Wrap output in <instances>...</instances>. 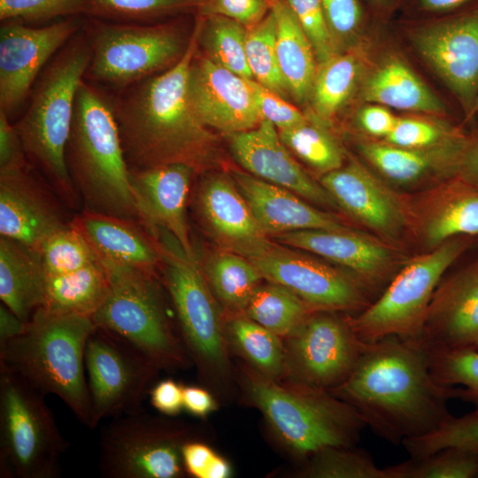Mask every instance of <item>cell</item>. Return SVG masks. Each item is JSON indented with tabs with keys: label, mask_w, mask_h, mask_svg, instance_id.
<instances>
[{
	"label": "cell",
	"mask_w": 478,
	"mask_h": 478,
	"mask_svg": "<svg viewBox=\"0 0 478 478\" xmlns=\"http://www.w3.org/2000/svg\"><path fill=\"white\" fill-rule=\"evenodd\" d=\"M197 204L203 222L224 250L248 258L272 243L232 177H206L199 186Z\"/></svg>",
	"instance_id": "obj_22"
},
{
	"label": "cell",
	"mask_w": 478,
	"mask_h": 478,
	"mask_svg": "<svg viewBox=\"0 0 478 478\" xmlns=\"http://www.w3.org/2000/svg\"><path fill=\"white\" fill-rule=\"evenodd\" d=\"M230 339L243 356L262 374L276 379L286 366L280 336L246 318H236L228 325Z\"/></svg>",
	"instance_id": "obj_37"
},
{
	"label": "cell",
	"mask_w": 478,
	"mask_h": 478,
	"mask_svg": "<svg viewBox=\"0 0 478 478\" xmlns=\"http://www.w3.org/2000/svg\"><path fill=\"white\" fill-rule=\"evenodd\" d=\"M248 259L263 279L285 287L316 311L361 312L371 304L367 285L358 277L273 243Z\"/></svg>",
	"instance_id": "obj_15"
},
{
	"label": "cell",
	"mask_w": 478,
	"mask_h": 478,
	"mask_svg": "<svg viewBox=\"0 0 478 478\" xmlns=\"http://www.w3.org/2000/svg\"><path fill=\"white\" fill-rule=\"evenodd\" d=\"M85 368L89 429L104 419L143 410L142 403L159 370L129 343L96 326L86 343Z\"/></svg>",
	"instance_id": "obj_12"
},
{
	"label": "cell",
	"mask_w": 478,
	"mask_h": 478,
	"mask_svg": "<svg viewBox=\"0 0 478 478\" xmlns=\"http://www.w3.org/2000/svg\"><path fill=\"white\" fill-rule=\"evenodd\" d=\"M427 348L434 379L441 385L453 387V398L478 408V350Z\"/></svg>",
	"instance_id": "obj_38"
},
{
	"label": "cell",
	"mask_w": 478,
	"mask_h": 478,
	"mask_svg": "<svg viewBox=\"0 0 478 478\" xmlns=\"http://www.w3.org/2000/svg\"><path fill=\"white\" fill-rule=\"evenodd\" d=\"M206 0H82L83 13L115 21L139 22L198 11Z\"/></svg>",
	"instance_id": "obj_45"
},
{
	"label": "cell",
	"mask_w": 478,
	"mask_h": 478,
	"mask_svg": "<svg viewBox=\"0 0 478 478\" xmlns=\"http://www.w3.org/2000/svg\"><path fill=\"white\" fill-rule=\"evenodd\" d=\"M83 13L82 0H0V19L47 21Z\"/></svg>",
	"instance_id": "obj_48"
},
{
	"label": "cell",
	"mask_w": 478,
	"mask_h": 478,
	"mask_svg": "<svg viewBox=\"0 0 478 478\" xmlns=\"http://www.w3.org/2000/svg\"><path fill=\"white\" fill-rule=\"evenodd\" d=\"M35 250L46 275L72 273L99 259L72 222L49 235Z\"/></svg>",
	"instance_id": "obj_42"
},
{
	"label": "cell",
	"mask_w": 478,
	"mask_h": 478,
	"mask_svg": "<svg viewBox=\"0 0 478 478\" xmlns=\"http://www.w3.org/2000/svg\"><path fill=\"white\" fill-rule=\"evenodd\" d=\"M245 51L253 80L284 98L289 95L278 63L276 20L272 10L247 27Z\"/></svg>",
	"instance_id": "obj_39"
},
{
	"label": "cell",
	"mask_w": 478,
	"mask_h": 478,
	"mask_svg": "<svg viewBox=\"0 0 478 478\" xmlns=\"http://www.w3.org/2000/svg\"><path fill=\"white\" fill-rule=\"evenodd\" d=\"M109 286L108 275L100 259L72 273L46 275L41 307L92 318L104 303Z\"/></svg>",
	"instance_id": "obj_32"
},
{
	"label": "cell",
	"mask_w": 478,
	"mask_h": 478,
	"mask_svg": "<svg viewBox=\"0 0 478 478\" xmlns=\"http://www.w3.org/2000/svg\"><path fill=\"white\" fill-rule=\"evenodd\" d=\"M270 10L271 0H206L197 12L200 16H224L249 27L260 21Z\"/></svg>",
	"instance_id": "obj_52"
},
{
	"label": "cell",
	"mask_w": 478,
	"mask_h": 478,
	"mask_svg": "<svg viewBox=\"0 0 478 478\" xmlns=\"http://www.w3.org/2000/svg\"><path fill=\"white\" fill-rule=\"evenodd\" d=\"M162 266L187 348L204 372L226 362L224 335L215 302L197 258H189L175 241L164 243Z\"/></svg>",
	"instance_id": "obj_13"
},
{
	"label": "cell",
	"mask_w": 478,
	"mask_h": 478,
	"mask_svg": "<svg viewBox=\"0 0 478 478\" xmlns=\"http://www.w3.org/2000/svg\"><path fill=\"white\" fill-rule=\"evenodd\" d=\"M183 164L130 169V186L139 223L151 235L167 232L189 258H197L186 219L192 175Z\"/></svg>",
	"instance_id": "obj_19"
},
{
	"label": "cell",
	"mask_w": 478,
	"mask_h": 478,
	"mask_svg": "<svg viewBox=\"0 0 478 478\" xmlns=\"http://www.w3.org/2000/svg\"><path fill=\"white\" fill-rule=\"evenodd\" d=\"M461 135L454 130L437 127L425 120L397 119L385 138L388 143L404 148H427Z\"/></svg>",
	"instance_id": "obj_49"
},
{
	"label": "cell",
	"mask_w": 478,
	"mask_h": 478,
	"mask_svg": "<svg viewBox=\"0 0 478 478\" xmlns=\"http://www.w3.org/2000/svg\"><path fill=\"white\" fill-rule=\"evenodd\" d=\"M27 323L20 320L8 306L0 305V343L19 335Z\"/></svg>",
	"instance_id": "obj_59"
},
{
	"label": "cell",
	"mask_w": 478,
	"mask_h": 478,
	"mask_svg": "<svg viewBox=\"0 0 478 478\" xmlns=\"http://www.w3.org/2000/svg\"><path fill=\"white\" fill-rule=\"evenodd\" d=\"M199 44L204 56L215 64L247 80H253L249 67L245 37L247 27L220 15L200 16Z\"/></svg>",
	"instance_id": "obj_36"
},
{
	"label": "cell",
	"mask_w": 478,
	"mask_h": 478,
	"mask_svg": "<svg viewBox=\"0 0 478 478\" xmlns=\"http://www.w3.org/2000/svg\"><path fill=\"white\" fill-rule=\"evenodd\" d=\"M20 137L9 117L0 110V172L27 167Z\"/></svg>",
	"instance_id": "obj_54"
},
{
	"label": "cell",
	"mask_w": 478,
	"mask_h": 478,
	"mask_svg": "<svg viewBox=\"0 0 478 478\" xmlns=\"http://www.w3.org/2000/svg\"><path fill=\"white\" fill-rule=\"evenodd\" d=\"M200 29L199 18L181 59L124 89L113 104L130 169L183 164L197 173L216 161V135L197 117L188 89Z\"/></svg>",
	"instance_id": "obj_2"
},
{
	"label": "cell",
	"mask_w": 478,
	"mask_h": 478,
	"mask_svg": "<svg viewBox=\"0 0 478 478\" xmlns=\"http://www.w3.org/2000/svg\"><path fill=\"white\" fill-rule=\"evenodd\" d=\"M310 41L318 64L339 53L329 31L320 0H286Z\"/></svg>",
	"instance_id": "obj_47"
},
{
	"label": "cell",
	"mask_w": 478,
	"mask_h": 478,
	"mask_svg": "<svg viewBox=\"0 0 478 478\" xmlns=\"http://www.w3.org/2000/svg\"><path fill=\"white\" fill-rule=\"evenodd\" d=\"M90 58L89 41L73 36L42 72L27 112L14 124L27 157L73 209L80 206L81 197L69 173L66 151L77 89Z\"/></svg>",
	"instance_id": "obj_5"
},
{
	"label": "cell",
	"mask_w": 478,
	"mask_h": 478,
	"mask_svg": "<svg viewBox=\"0 0 478 478\" xmlns=\"http://www.w3.org/2000/svg\"><path fill=\"white\" fill-rule=\"evenodd\" d=\"M276 20V54L289 94L300 104L310 100L318 62L312 46L286 0H271Z\"/></svg>",
	"instance_id": "obj_30"
},
{
	"label": "cell",
	"mask_w": 478,
	"mask_h": 478,
	"mask_svg": "<svg viewBox=\"0 0 478 478\" xmlns=\"http://www.w3.org/2000/svg\"><path fill=\"white\" fill-rule=\"evenodd\" d=\"M235 160L251 174L315 204H337L320 183L293 158L278 129L263 120L256 127L227 135Z\"/></svg>",
	"instance_id": "obj_21"
},
{
	"label": "cell",
	"mask_w": 478,
	"mask_h": 478,
	"mask_svg": "<svg viewBox=\"0 0 478 478\" xmlns=\"http://www.w3.org/2000/svg\"><path fill=\"white\" fill-rule=\"evenodd\" d=\"M151 405L160 412L174 415L183 407V388L171 379L153 385L150 393Z\"/></svg>",
	"instance_id": "obj_55"
},
{
	"label": "cell",
	"mask_w": 478,
	"mask_h": 478,
	"mask_svg": "<svg viewBox=\"0 0 478 478\" xmlns=\"http://www.w3.org/2000/svg\"><path fill=\"white\" fill-rule=\"evenodd\" d=\"M360 65L351 53H337L318 64L310 101L316 115L329 120L351 97L358 82Z\"/></svg>",
	"instance_id": "obj_35"
},
{
	"label": "cell",
	"mask_w": 478,
	"mask_h": 478,
	"mask_svg": "<svg viewBox=\"0 0 478 478\" xmlns=\"http://www.w3.org/2000/svg\"><path fill=\"white\" fill-rule=\"evenodd\" d=\"M305 475L314 478H390L372 456L354 446L328 447L311 456Z\"/></svg>",
	"instance_id": "obj_43"
},
{
	"label": "cell",
	"mask_w": 478,
	"mask_h": 478,
	"mask_svg": "<svg viewBox=\"0 0 478 478\" xmlns=\"http://www.w3.org/2000/svg\"><path fill=\"white\" fill-rule=\"evenodd\" d=\"M397 118L382 106H366L358 113L361 127L374 136L387 137L396 125Z\"/></svg>",
	"instance_id": "obj_56"
},
{
	"label": "cell",
	"mask_w": 478,
	"mask_h": 478,
	"mask_svg": "<svg viewBox=\"0 0 478 478\" xmlns=\"http://www.w3.org/2000/svg\"><path fill=\"white\" fill-rule=\"evenodd\" d=\"M231 177L268 236L306 229H348L287 189L241 171H233Z\"/></svg>",
	"instance_id": "obj_25"
},
{
	"label": "cell",
	"mask_w": 478,
	"mask_h": 478,
	"mask_svg": "<svg viewBox=\"0 0 478 478\" xmlns=\"http://www.w3.org/2000/svg\"><path fill=\"white\" fill-rule=\"evenodd\" d=\"M183 406L194 415L203 417L215 408V403L204 389L188 386L183 388Z\"/></svg>",
	"instance_id": "obj_57"
},
{
	"label": "cell",
	"mask_w": 478,
	"mask_h": 478,
	"mask_svg": "<svg viewBox=\"0 0 478 478\" xmlns=\"http://www.w3.org/2000/svg\"><path fill=\"white\" fill-rule=\"evenodd\" d=\"M388 469L390 478H478V454L450 447Z\"/></svg>",
	"instance_id": "obj_41"
},
{
	"label": "cell",
	"mask_w": 478,
	"mask_h": 478,
	"mask_svg": "<svg viewBox=\"0 0 478 478\" xmlns=\"http://www.w3.org/2000/svg\"><path fill=\"white\" fill-rule=\"evenodd\" d=\"M181 454L185 471L197 478H227L230 475L227 462L202 443L187 442Z\"/></svg>",
	"instance_id": "obj_53"
},
{
	"label": "cell",
	"mask_w": 478,
	"mask_h": 478,
	"mask_svg": "<svg viewBox=\"0 0 478 478\" xmlns=\"http://www.w3.org/2000/svg\"><path fill=\"white\" fill-rule=\"evenodd\" d=\"M329 391L395 445L434 431L451 415L453 387L434 379L420 338L392 335L367 343L349 378Z\"/></svg>",
	"instance_id": "obj_1"
},
{
	"label": "cell",
	"mask_w": 478,
	"mask_h": 478,
	"mask_svg": "<svg viewBox=\"0 0 478 478\" xmlns=\"http://www.w3.org/2000/svg\"><path fill=\"white\" fill-rule=\"evenodd\" d=\"M263 120L271 122L279 131L308 120L306 116L284 97L271 91L255 80H248Z\"/></svg>",
	"instance_id": "obj_50"
},
{
	"label": "cell",
	"mask_w": 478,
	"mask_h": 478,
	"mask_svg": "<svg viewBox=\"0 0 478 478\" xmlns=\"http://www.w3.org/2000/svg\"><path fill=\"white\" fill-rule=\"evenodd\" d=\"M368 2L374 7H378V8H386L388 7L392 0H368Z\"/></svg>",
	"instance_id": "obj_61"
},
{
	"label": "cell",
	"mask_w": 478,
	"mask_h": 478,
	"mask_svg": "<svg viewBox=\"0 0 478 478\" xmlns=\"http://www.w3.org/2000/svg\"><path fill=\"white\" fill-rule=\"evenodd\" d=\"M412 458H420L440 450L456 447L478 454V408L464 415H451L434 431L402 443Z\"/></svg>",
	"instance_id": "obj_46"
},
{
	"label": "cell",
	"mask_w": 478,
	"mask_h": 478,
	"mask_svg": "<svg viewBox=\"0 0 478 478\" xmlns=\"http://www.w3.org/2000/svg\"><path fill=\"white\" fill-rule=\"evenodd\" d=\"M72 223L101 260L150 273L162 264L161 244L135 220L85 209Z\"/></svg>",
	"instance_id": "obj_26"
},
{
	"label": "cell",
	"mask_w": 478,
	"mask_h": 478,
	"mask_svg": "<svg viewBox=\"0 0 478 478\" xmlns=\"http://www.w3.org/2000/svg\"><path fill=\"white\" fill-rule=\"evenodd\" d=\"M66 158L86 209L139 223L113 104L84 81L76 93Z\"/></svg>",
	"instance_id": "obj_4"
},
{
	"label": "cell",
	"mask_w": 478,
	"mask_h": 478,
	"mask_svg": "<svg viewBox=\"0 0 478 478\" xmlns=\"http://www.w3.org/2000/svg\"><path fill=\"white\" fill-rule=\"evenodd\" d=\"M326 20L338 50L340 43L359 30L364 12L358 0H320Z\"/></svg>",
	"instance_id": "obj_51"
},
{
	"label": "cell",
	"mask_w": 478,
	"mask_h": 478,
	"mask_svg": "<svg viewBox=\"0 0 478 478\" xmlns=\"http://www.w3.org/2000/svg\"><path fill=\"white\" fill-rule=\"evenodd\" d=\"M95 328L90 317L40 307L19 335L0 343V366L18 374L42 395L58 397L88 428L85 348Z\"/></svg>",
	"instance_id": "obj_3"
},
{
	"label": "cell",
	"mask_w": 478,
	"mask_h": 478,
	"mask_svg": "<svg viewBox=\"0 0 478 478\" xmlns=\"http://www.w3.org/2000/svg\"><path fill=\"white\" fill-rule=\"evenodd\" d=\"M427 347L474 348L478 343V266L437 286L419 337Z\"/></svg>",
	"instance_id": "obj_23"
},
{
	"label": "cell",
	"mask_w": 478,
	"mask_h": 478,
	"mask_svg": "<svg viewBox=\"0 0 478 478\" xmlns=\"http://www.w3.org/2000/svg\"><path fill=\"white\" fill-rule=\"evenodd\" d=\"M203 271L211 290L231 311H244L263 279L250 259L226 250L209 256Z\"/></svg>",
	"instance_id": "obj_33"
},
{
	"label": "cell",
	"mask_w": 478,
	"mask_h": 478,
	"mask_svg": "<svg viewBox=\"0 0 478 478\" xmlns=\"http://www.w3.org/2000/svg\"><path fill=\"white\" fill-rule=\"evenodd\" d=\"M469 141L459 135L427 148L364 143L362 155L385 177L397 183L416 182L436 171L457 173Z\"/></svg>",
	"instance_id": "obj_28"
},
{
	"label": "cell",
	"mask_w": 478,
	"mask_h": 478,
	"mask_svg": "<svg viewBox=\"0 0 478 478\" xmlns=\"http://www.w3.org/2000/svg\"><path fill=\"white\" fill-rule=\"evenodd\" d=\"M418 52L470 116L478 102V0L415 29Z\"/></svg>",
	"instance_id": "obj_16"
},
{
	"label": "cell",
	"mask_w": 478,
	"mask_h": 478,
	"mask_svg": "<svg viewBox=\"0 0 478 478\" xmlns=\"http://www.w3.org/2000/svg\"><path fill=\"white\" fill-rule=\"evenodd\" d=\"M478 233V190L457 193L428 214L424 236L428 244L438 246L459 235Z\"/></svg>",
	"instance_id": "obj_40"
},
{
	"label": "cell",
	"mask_w": 478,
	"mask_h": 478,
	"mask_svg": "<svg viewBox=\"0 0 478 478\" xmlns=\"http://www.w3.org/2000/svg\"><path fill=\"white\" fill-rule=\"evenodd\" d=\"M85 75L123 91L175 65L189 43L171 24L101 23L89 37Z\"/></svg>",
	"instance_id": "obj_10"
},
{
	"label": "cell",
	"mask_w": 478,
	"mask_h": 478,
	"mask_svg": "<svg viewBox=\"0 0 478 478\" xmlns=\"http://www.w3.org/2000/svg\"><path fill=\"white\" fill-rule=\"evenodd\" d=\"M282 244L315 253L351 270L367 286L383 278L392 260L379 242L343 230L306 229L274 235Z\"/></svg>",
	"instance_id": "obj_27"
},
{
	"label": "cell",
	"mask_w": 478,
	"mask_h": 478,
	"mask_svg": "<svg viewBox=\"0 0 478 478\" xmlns=\"http://www.w3.org/2000/svg\"><path fill=\"white\" fill-rule=\"evenodd\" d=\"M60 203L29 172H0V234L34 249L71 224Z\"/></svg>",
	"instance_id": "obj_20"
},
{
	"label": "cell",
	"mask_w": 478,
	"mask_h": 478,
	"mask_svg": "<svg viewBox=\"0 0 478 478\" xmlns=\"http://www.w3.org/2000/svg\"><path fill=\"white\" fill-rule=\"evenodd\" d=\"M464 246L450 239L408 262L375 301L351 319L358 337L367 343L392 335L419 338L438 283Z\"/></svg>",
	"instance_id": "obj_11"
},
{
	"label": "cell",
	"mask_w": 478,
	"mask_h": 478,
	"mask_svg": "<svg viewBox=\"0 0 478 478\" xmlns=\"http://www.w3.org/2000/svg\"><path fill=\"white\" fill-rule=\"evenodd\" d=\"M190 435L187 425L143 410L112 418L100 436V473L107 478L181 477V449Z\"/></svg>",
	"instance_id": "obj_9"
},
{
	"label": "cell",
	"mask_w": 478,
	"mask_h": 478,
	"mask_svg": "<svg viewBox=\"0 0 478 478\" xmlns=\"http://www.w3.org/2000/svg\"><path fill=\"white\" fill-rule=\"evenodd\" d=\"M188 89L197 117L208 128L228 135L252 129L262 121L249 81L197 51L190 65Z\"/></svg>",
	"instance_id": "obj_18"
},
{
	"label": "cell",
	"mask_w": 478,
	"mask_h": 478,
	"mask_svg": "<svg viewBox=\"0 0 478 478\" xmlns=\"http://www.w3.org/2000/svg\"><path fill=\"white\" fill-rule=\"evenodd\" d=\"M45 396L0 366V477L57 478L70 446Z\"/></svg>",
	"instance_id": "obj_7"
},
{
	"label": "cell",
	"mask_w": 478,
	"mask_h": 478,
	"mask_svg": "<svg viewBox=\"0 0 478 478\" xmlns=\"http://www.w3.org/2000/svg\"><path fill=\"white\" fill-rule=\"evenodd\" d=\"M320 183L337 205L383 235H396L405 224L399 199L356 161L322 174Z\"/></svg>",
	"instance_id": "obj_24"
},
{
	"label": "cell",
	"mask_w": 478,
	"mask_h": 478,
	"mask_svg": "<svg viewBox=\"0 0 478 478\" xmlns=\"http://www.w3.org/2000/svg\"><path fill=\"white\" fill-rule=\"evenodd\" d=\"M101 262L110 286L104 303L92 317L95 325L129 343L159 369L186 366L187 353L167 319L153 273Z\"/></svg>",
	"instance_id": "obj_8"
},
{
	"label": "cell",
	"mask_w": 478,
	"mask_h": 478,
	"mask_svg": "<svg viewBox=\"0 0 478 478\" xmlns=\"http://www.w3.org/2000/svg\"><path fill=\"white\" fill-rule=\"evenodd\" d=\"M456 174L468 185L478 187V140L468 143Z\"/></svg>",
	"instance_id": "obj_58"
},
{
	"label": "cell",
	"mask_w": 478,
	"mask_h": 478,
	"mask_svg": "<svg viewBox=\"0 0 478 478\" xmlns=\"http://www.w3.org/2000/svg\"><path fill=\"white\" fill-rule=\"evenodd\" d=\"M477 0H416L418 6L428 12H451Z\"/></svg>",
	"instance_id": "obj_60"
},
{
	"label": "cell",
	"mask_w": 478,
	"mask_h": 478,
	"mask_svg": "<svg viewBox=\"0 0 478 478\" xmlns=\"http://www.w3.org/2000/svg\"><path fill=\"white\" fill-rule=\"evenodd\" d=\"M314 311L295 293L273 282L260 284L244 310L249 319L279 336L289 335Z\"/></svg>",
	"instance_id": "obj_34"
},
{
	"label": "cell",
	"mask_w": 478,
	"mask_h": 478,
	"mask_svg": "<svg viewBox=\"0 0 478 478\" xmlns=\"http://www.w3.org/2000/svg\"><path fill=\"white\" fill-rule=\"evenodd\" d=\"M289 336V368L296 381L328 390L349 378L367 343L351 319L331 311L312 312Z\"/></svg>",
	"instance_id": "obj_14"
},
{
	"label": "cell",
	"mask_w": 478,
	"mask_h": 478,
	"mask_svg": "<svg viewBox=\"0 0 478 478\" xmlns=\"http://www.w3.org/2000/svg\"><path fill=\"white\" fill-rule=\"evenodd\" d=\"M45 281L38 251L1 236L0 299L25 323L43 304Z\"/></svg>",
	"instance_id": "obj_29"
},
{
	"label": "cell",
	"mask_w": 478,
	"mask_h": 478,
	"mask_svg": "<svg viewBox=\"0 0 478 478\" xmlns=\"http://www.w3.org/2000/svg\"><path fill=\"white\" fill-rule=\"evenodd\" d=\"M279 135L289 151L322 174L343 166V153L335 140L309 120L280 130Z\"/></svg>",
	"instance_id": "obj_44"
},
{
	"label": "cell",
	"mask_w": 478,
	"mask_h": 478,
	"mask_svg": "<svg viewBox=\"0 0 478 478\" xmlns=\"http://www.w3.org/2000/svg\"><path fill=\"white\" fill-rule=\"evenodd\" d=\"M362 96L366 101L396 109L440 113L444 106L440 99L402 61L383 64L365 81Z\"/></svg>",
	"instance_id": "obj_31"
},
{
	"label": "cell",
	"mask_w": 478,
	"mask_h": 478,
	"mask_svg": "<svg viewBox=\"0 0 478 478\" xmlns=\"http://www.w3.org/2000/svg\"><path fill=\"white\" fill-rule=\"evenodd\" d=\"M80 27L81 21L73 16L40 27L4 21L0 28V110L8 117L23 104L47 63Z\"/></svg>",
	"instance_id": "obj_17"
},
{
	"label": "cell",
	"mask_w": 478,
	"mask_h": 478,
	"mask_svg": "<svg viewBox=\"0 0 478 478\" xmlns=\"http://www.w3.org/2000/svg\"><path fill=\"white\" fill-rule=\"evenodd\" d=\"M475 349H477V350H478V343H477V344H476V346H475Z\"/></svg>",
	"instance_id": "obj_62"
},
{
	"label": "cell",
	"mask_w": 478,
	"mask_h": 478,
	"mask_svg": "<svg viewBox=\"0 0 478 478\" xmlns=\"http://www.w3.org/2000/svg\"><path fill=\"white\" fill-rule=\"evenodd\" d=\"M246 384L276 435L302 456L328 447L355 446L366 427L351 405L328 389L297 381L281 385L254 370L247 372Z\"/></svg>",
	"instance_id": "obj_6"
}]
</instances>
